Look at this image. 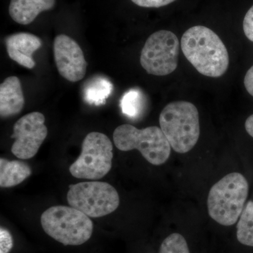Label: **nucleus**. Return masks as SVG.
I'll list each match as a JSON object with an SVG mask.
<instances>
[{"label":"nucleus","mask_w":253,"mask_h":253,"mask_svg":"<svg viewBox=\"0 0 253 253\" xmlns=\"http://www.w3.org/2000/svg\"><path fill=\"white\" fill-rule=\"evenodd\" d=\"M5 42L10 59L28 69L36 66L33 54L42 45L41 38L31 33H18L8 37Z\"/></svg>","instance_id":"9b49d317"},{"label":"nucleus","mask_w":253,"mask_h":253,"mask_svg":"<svg viewBox=\"0 0 253 253\" xmlns=\"http://www.w3.org/2000/svg\"><path fill=\"white\" fill-rule=\"evenodd\" d=\"M243 26L248 39L253 42V5L245 16Z\"/></svg>","instance_id":"412c9836"},{"label":"nucleus","mask_w":253,"mask_h":253,"mask_svg":"<svg viewBox=\"0 0 253 253\" xmlns=\"http://www.w3.org/2000/svg\"><path fill=\"white\" fill-rule=\"evenodd\" d=\"M249 191V183L243 174H227L210 190L207 202L209 215L221 225H234L244 211Z\"/></svg>","instance_id":"7ed1b4c3"},{"label":"nucleus","mask_w":253,"mask_h":253,"mask_svg":"<svg viewBox=\"0 0 253 253\" xmlns=\"http://www.w3.org/2000/svg\"><path fill=\"white\" fill-rule=\"evenodd\" d=\"M113 149L112 142L106 134L89 133L82 144L81 155L70 167V172L78 179H101L112 167Z\"/></svg>","instance_id":"423d86ee"},{"label":"nucleus","mask_w":253,"mask_h":253,"mask_svg":"<svg viewBox=\"0 0 253 253\" xmlns=\"http://www.w3.org/2000/svg\"><path fill=\"white\" fill-rule=\"evenodd\" d=\"M159 253H190V251L184 236L174 233L163 241Z\"/></svg>","instance_id":"f3484780"},{"label":"nucleus","mask_w":253,"mask_h":253,"mask_svg":"<svg viewBox=\"0 0 253 253\" xmlns=\"http://www.w3.org/2000/svg\"><path fill=\"white\" fill-rule=\"evenodd\" d=\"M159 123L171 148L179 154L189 152L199 141V113L192 103H169L161 111Z\"/></svg>","instance_id":"f03ea898"},{"label":"nucleus","mask_w":253,"mask_h":253,"mask_svg":"<svg viewBox=\"0 0 253 253\" xmlns=\"http://www.w3.org/2000/svg\"><path fill=\"white\" fill-rule=\"evenodd\" d=\"M141 95L139 91L131 89L126 92L121 99L123 113L130 118L136 117L141 109Z\"/></svg>","instance_id":"a211bd4d"},{"label":"nucleus","mask_w":253,"mask_h":253,"mask_svg":"<svg viewBox=\"0 0 253 253\" xmlns=\"http://www.w3.org/2000/svg\"><path fill=\"white\" fill-rule=\"evenodd\" d=\"M245 127H246V130L249 133V135L253 137V114L249 116L246 120V123H245Z\"/></svg>","instance_id":"5701e85b"},{"label":"nucleus","mask_w":253,"mask_h":253,"mask_svg":"<svg viewBox=\"0 0 253 253\" xmlns=\"http://www.w3.org/2000/svg\"><path fill=\"white\" fill-rule=\"evenodd\" d=\"M181 47L186 59L201 74L219 78L227 71L229 53L219 37L210 28H190L181 38Z\"/></svg>","instance_id":"f257e3e1"},{"label":"nucleus","mask_w":253,"mask_h":253,"mask_svg":"<svg viewBox=\"0 0 253 253\" xmlns=\"http://www.w3.org/2000/svg\"><path fill=\"white\" fill-rule=\"evenodd\" d=\"M31 168L27 163L20 161L0 159V186L10 188L16 186L31 175Z\"/></svg>","instance_id":"4468645a"},{"label":"nucleus","mask_w":253,"mask_h":253,"mask_svg":"<svg viewBox=\"0 0 253 253\" xmlns=\"http://www.w3.org/2000/svg\"><path fill=\"white\" fill-rule=\"evenodd\" d=\"M44 122L45 118L40 112L28 113L16 121L11 136L15 139L11 152L16 157L26 160L36 156L47 136Z\"/></svg>","instance_id":"1a4fd4ad"},{"label":"nucleus","mask_w":253,"mask_h":253,"mask_svg":"<svg viewBox=\"0 0 253 253\" xmlns=\"http://www.w3.org/2000/svg\"><path fill=\"white\" fill-rule=\"evenodd\" d=\"M238 241L253 247V201H250L240 216L236 232Z\"/></svg>","instance_id":"dca6fc26"},{"label":"nucleus","mask_w":253,"mask_h":253,"mask_svg":"<svg viewBox=\"0 0 253 253\" xmlns=\"http://www.w3.org/2000/svg\"><path fill=\"white\" fill-rule=\"evenodd\" d=\"M56 0H11L9 13L15 22L28 25L41 13L54 8Z\"/></svg>","instance_id":"ddd939ff"},{"label":"nucleus","mask_w":253,"mask_h":253,"mask_svg":"<svg viewBox=\"0 0 253 253\" xmlns=\"http://www.w3.org/2000/svg\"><path fill=\"white\" fill-rule=\"evenodd\" d=\"M131 1L141 7L159 8L171 4L176 0H131Z\"/></svg>","instance_id":"aec40b11"},{"label":"nucleus","mask_w":253,"mask_h":253,"mask_svg":"<svg viewBox=\"0 0 253 253\" xmlns=\"http://www.w3.org/2000/svg\"><path fill=\"white\" fill-rule=\"evenodd\" d=\"M113 137L117 149L122 151L137 149L148 162L154 166L166 163L170 156V144L158 126L137 129L131 125L124 124L115 129Z\"/></svg>","instance_id":"39448f33"},{"label":"nucleus","mask_w":253,"mask_h":253,"mask_svg":"<svg viewBox=\"0 0 253 253\" xmlns=\"http://www.w3.org/2000/svg\"><path fill=\"white\" fill-rule=\"evenodd\" d=\"M244 85L248 92L253 96V66L246 73L244 78Z\"/></svg>","instance_id":"4be33fe9"},{"label":"nucleus","mask_w":253,"mask_h":253,"mask_svg":"<svg viewBox=\"0 0 253 253\" xmlns=\"http://www.w3.org/2000/svg\"><path fill=\"white\" fill-rule=\"evenodd\" d=\"M41 224L47 235L64 246H81L92 235V221L84 213L73 207L56 206L41 216Z\"/></svg>","instance_id":"20e7f679"},{"label":"nucleus","mask_w":253,"mask_h":253,"mask_svg":"<svg viewBox=\"0 0 253 253\" xmlns=\"http://www.w3.org/2000/svg\"><path fill=\"white\" fill-rule=\"evenodd\" d=\"M67 201L89 217H101L116 211L120 204L118 191L103 181H84L69 186Z\"/></svg>","instance_id":"0eeeda50"},{"label":"nucleus","mask_w":253,"mask_h":253,"mask_svg":"<svg viewBox=\"0 0 253 253\" xmlns=\"http://www.w3.org/2000/svg\"><path fill=\"white\" fill-rule=\"evenodd\" d=\"M179 42L172 32L159 31L148 38L141 50V66L149 74L165 76L178 66Z\"/></svg>","instance_id":"6e6552de"},{"label":"nucleus","mask_w":253,"mask_h":253,"mask_svg":"<svg viewBox=\"0 0 253 253\" xmlns=\"http://www.w3.org/2000/svg\"><path fill=\"white\" fill-rule=\"evenodd\" d=\"M14 243H13L12 236L9 231L4 228L0 229V253H9L12 249Z\"/></svg>","instance_id":"6ab92c4d"},{"label":"nucleus","mask_w":253,"mask_h":253,"mask_svg":"<svg viewBox=\"0 0 253 253\" xmlns=\"http://www.w3.org/2000/svg\"><path fill=\"white\" fill-rule=\"evenodd\" d=\"M113 84L106 78H95L86 84L84 89V99L86 103L94 106H100L106 102V100L113 91Z\"/></svg>","instance_id":"2eb2a0df"},{"label":"nucleus","mask_w":253,"mask_h":253,"mask_svg":"<svg viewBox=\"0 0 253 253\" xmlns=\"http://www.w3.org/2000/svg\"><path fill=\"white\" fill-rule=\"evenodd\" d=\"M24 105V95L20 80L16 76L6 78L0 85L1 118L16 116L22 111Z\"/></svg>","instance_id":"f8f14e48"},{"label":"nucleus","mask_w":253,"mask_h":253,"mask_svg":"<svg viewBox=\"0 0 253 253\" xmlns=\"http://www.w3.org/2000/svg\"><path fill=\"white\" fill-rule=\"evenodd\" d=\"M55 63L59 74L65 79L76 83L84 78L86 63L81 46L66 35H59L54 41Z\"/></svg>","instance_id":"9d476101"}]
</instances>
